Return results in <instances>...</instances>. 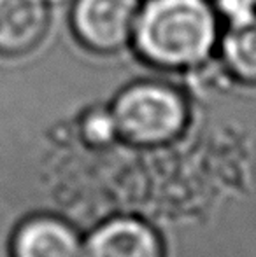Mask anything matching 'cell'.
Instances as JSON below:
<instances>
[{
  "label": "cell",
  "mask_w": 256,
  "mask_h": 257,
  "mask_svg": "<svg viewBox=\"0 0 256 257\" xmlns=\"http://www.w3.org/2000/svg\"><path fill=\"white\" fill-rule=\"evenodd\" d=\"M218 14L209 0H146L139 6L132 42L154 67L193 68L211 56Z\"/></svg>",
  "instance_id": "cell-1"
},
{
  "label": "cell",
  "mask_w": 256,
  "mask_h": 257,
  "mask_svg": "<svg viewBox=\"0 0 256 257\" xmlns=\"http://www.w3.org/2000/svg\"><path fill=\"white\" fill-rule=\"evenodd\" d=\"M221 54L233 77L256 84V16L240 23H228L223 35Z\"/></svg>",
  "instance_id": "cell-7"
},
{
  "label": "cell",
  "mask_w": 256,
  "mask_h": 257,
  "mask_svg": "<svg viewBox=\"0 0 256 257\" xmlns=\"http://www.w3.org/2000/svg\"><path fill=\"white\" fill-rule=\"evenodd\" d=\"M216 14H221L228 23H240L256 16V0H209Z\"/></svg>",
  "instance_id": "cell-8"
},
{
  "label": "cell",
  "mask_w": 256,
  "mask_h": 257,
  "mask_svg": "<svg viewBox=\"0 0 256 257\" xmlns=\"http://www.w3.org/2000/svg\"><path fill=\"white\" fill-rule=\"evenodd\" d=\"M13 257H79L81 243L70 226L53 217L23 222L13 238Z\"/></svg>",
  "instance_id": "cell-6"
},
{
  "label": "cell",
  "mask_w": 256,
  "mask_h": 257,
  "mask_svg": "<svg viewBox=\"0 0 256 257\" xmlns=\"http://www.w3.org/2000/svg\"><path fill=\"white\" fill-rule=\"evenodd\" d=\"M48 27V0H0V54L32 51L41 44Z\"/></svg>",
  "instance_id": "cell-5"
},
{
  "label": "cell",
  "mask_w": 256,
  "mask_h": 257,
  "mask_svg": "<svg viewBox=\"0 0 256 257\" xmlns=\"http://www.w3.org/2000/svg\"><path fill=\"white\" fill-rule=\"evenodd\" d=\"M139 0H75L72 28L84 48L116 53L132 42Z\"/></svg>",
  "instance_id": "cell-3"
},
{
  "label": "cell",
  "mask_w": 256,
  "mask_h": 257,
  "mask_svg": "<svg viewBox=\"0 0 256 257\" xmlns=\"http://www.w3.org/2000/svg\"><path fill=\"white\" fill-rule=\"evenodd\" d=\"M84 133L92 144H107L114 139V135H118L113 115L102 112H97L86 119Z\"/></svg>",
  "instance_id": "cell-9"
},
{
  "label": "cell",
  "mask_w": 256,
  "mask_h": 257,
  "mask_svg": "<svg viewBox=\"0 0 256 257\" xmlns=\"http://www.w3.org/2000/svg\"><path fill=\"white\" fill-rule=\"evenodd\" d=\"M79 257H165V252L160 236L146 222L116 219L92 233Z\"/></svg>",
  "instance_id": "cell-4"
},
{
  "label": "cell",
  "mask_w": 256,
  "mask_h": 257,
  "mask_svg": "<svg viewBox=\"0 0 256 257\" xmlns=\"http://www.w3.org/2000/svg\"><path fill=\"white\" fill-rule=\"evenodd\" d=\"M111 115L118 135L130 144L156 147L181 135L188 121V108L170 86L137 82L120 93Z\"/></svg>",
  "instance_id": "cell-2"
}]
</instances>
